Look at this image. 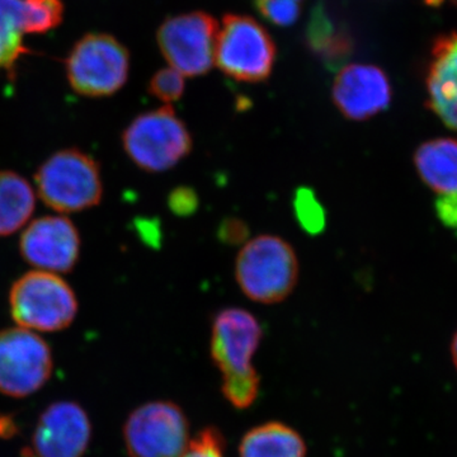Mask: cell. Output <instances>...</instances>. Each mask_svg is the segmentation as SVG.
I'll return each mask as SVG.
<instances>
[{
	"label": "cell",
	"mask_w": 457,
	"mask_h": 457,
	"mask_svg": "<svg viewBox=\"0 0 457 457\" xmlns=\"http://www.w3.org/2000/svg\"><path fill=\"white\" fill-rule=\"evenodd\" d=\"M263 330L252 312L222 309L212 321L210 353L221 374V392L237 409L253 405L260 394V376L253 357Z\"/></svg>",
	"instance_id": "6da1fadb"
},
{
	"label": "cell",
	"mask_w": 457,
	"mask_h": 457,
	"mask_svg": "<svg viewBox=\"0 0 457 457\" xmlns=\"http://www.w3.org/2000/svg\"><path fill=\"white\" fill-rule=\"evenodd\" d=\"M240 290L252 302L276 303L290 296L299 278V261L290 243L276 236L246 242L236 262Z\"/></svg>",
	"instance_id": "7a4b0ae2"
},
{
	"label": "cell",
	"mask_w": 457,
	"mask_h": 457,
	"mask_svg": "<svg viewBox=\"0 0 457 457\" xmlns=\"http://www.w3.org/2000/svg\"><path fill=\"white\" fill-rule=\"evenodd\" d=\"M35 183L44 204L60 213L86 212L104 196L97 162L74 147L49 156L36 171Z\"/></svg>",
	"instance_id": "3957f363"
},
{
	"label": "cell",
	"mask_w": 457,
	"mask_h": 457,
	"mask_svg": "<svg viewBox=\"0 0 457 457\" xmlns=\"http://www.w3.org/2000/svg\"><path fill=\"white\" fill-rule=\"evenodd\" d=\"M9 308L18 327L32 332H59L73 323L78 300L57 273L31 270L12 285Z\"/></svg>",
	"instance_id": "277c9868"
},
{
	"label": "cell",
	"mask_w": 457,
	"mask_h": 457,
	"mask_svg": "<svg viewBox=\"0 0 457 457\" xmlns=\"http://www.w3.org/2000/svg\"><path fill=\"white\" fill-rule=\"evenodd\" d=\"M191 134L171 107L141 113L122 134V146L132 163L147 173L176 167L191 153Z\"/></svg>",
	"instance_id": "5b68a950"
},
{
	"label": "cell",
	"mask_w": 457,
	"mask_h": 457,
	"mask_svg": "<svg viewBox=\"0 0 457 457\" xmlns=\"http://www.w3.org/2000/svg\"><path fill=\"white\" fill-rule=\"evenodd\" d=\"M71 88L86 97H108L128 82L130 55L107 33H89L74 45L65 60Z\"/></svg>",
	"instance_id": "8992f818"
},
{
	"label": "cell",
	"mask_w": 457,
	"mask_h": 457,
	"mask_svg": "<svg viewBox=\"0 0 457 457\" xmlns=\"http://www.w3.org/2000/svg\"><path fill=\"white\" fill-rule=\"evenodd\" d=\"M275 60V42L260 22L243 14L224 17L215 46V64L222 73L237 82H263Z\"/></svg>",
	"instance_id": "52a82bcc"
},
{
	"label": "cell",
	"mask_w": 457,
	"mask_h": 457,
	"mask_svg": "<svg viewBox=\"0 0 457 457\" xmlns=\"http://www.w3.org/2000/svg\"><path fill=\"white\" fill-rule=\"evenodd\" d=\"M123 441L129 457H182L191 442L187 417L176 403H145L126 420Z\"/></svg>",
	"instance_id": "ba28073f"
},
{
	"label": "cell",
	"mask_w": 457,
	"mask_h": 457,
	"mask_svg": "<svg viewBox=\"0 0 457 457\" xmlns=\"http://www.w3.org/2000/svg\"><path fill=\"white\" fill-rule=\"evenodd\" d=\"M53 354L40 336L26 328L0 332V393L26 398L41 389L53 374Z\"/></svg>",
	"instance_id": "9c48e42d"
},
{
	"label": "cell",
	"mask_w": 457,
	"mask_h": 457,
	"mask_svg": "<svg viewBox=\"0 0 457 457\" xmlns=\"http://www.w3.org/2000/svg\"><path fill=\"white\" fill-rule=\"evenodd\" d=\"M219 25L204 12L168 18L156 33L159 47L170 68L186 77L206 74L215 62Z\"/></svg>",
	"instance_id": "30bf717a"
},
{
	"label": "cell",
	"mask_w": 457,
	"mask_h": 457,
	"mask_svg": "<svg viewBox=\"0 0 457 457\" xmlns=\"http://www.w3.org/2000/svg\"><path fill=\"white\" fill-rule=\"evenodd\" d=\"M92 437L88 414L74 402H56L37 420L27 457H83Z\"/></svg>",
	"instance_id": "8fae6325"
},
{
	"label": "cell",
	"mask_w": 457,
	"mask_h": 457,
	"mask_svg": "<svg viewBox=\"0 0 457 457\" xmlns=\"http://www.w3.org/2000/svg\"><path fill=\"white\" fill-rule=\"evenodd\" d=\"M20 251L23 260L36 270L71 272L79 260V231L64 216H44L23 230Z\"/></svg>",
	"instance_id": "7c38bea8"
},
{
	"label": "cell",
	"mask_w": 457,
	"mask_h": 457,
	"mask_svg": "<svg viewBox=\"0 0 457 457\" xmlns=\"http://www.w3.org/2000/svg\"><path fill=\"white\" fill-rule=\"evenodd\" d=\"M392 95L387 75L371 64L345 66L332 89L337 110L351 121H365L384 112L392 104Z\"/></svg>",
	"instance_id": "4fadbf2b"
},
{
	"label": "cell",
	"mask_w": 457,
	"mask_h": 457,
	"mask_svg": "<svg viewBox=\"0 0 457 457\" xmlns=\"http://www.w3.org/2000/svg\"><path fill=\"white\" fill-rule=\"evenodd\" d=\"M426 88L427 106L447 128L457 130V32L433 41Z\"/></svg>",
	"instance_id": "5bb4252c"
},
{
	"label": "cell",
	"mask_w": 457,
	"mask_h": 457,
	"mask_svg": "<svg viewBox=\"0 0 457 457\" xmlns=\"http://www.w3.org/2000/svg\"><path fill=\"white\" fill-rule=\"evenodd\" d=\"M420 179L437 194L457 192V140L441 137L427 141L414 154Z\"/></svg>",
	"instance_id": "9a60e30c"
},
{
	"label": "cell",
	"mask_w": 457,
	"mask_h": 457,
	"mask_svg": "<svg viewBox=\"0 0 457 457\" xmlns=\"http://www.w3.org/2000/svg\"><path fill=\"white\" fill-rule=\"evenodd\" d=\"M239 457H306V445L290 426L267 422L243 436Z\"/></svg>",
	"instance_id": "2e32d148"
},
{
	"label": "cell",
	"mask_w": 457,
	"mask_h": 457,
	"mask_svg": "<svg viewBox=\"0 0 457 457\" xmlns=\"http://www.w3.org/2000/svg\"><path fill=\"white\" fill-rule=\"evenodd\" d=\"M35 189L16 171L0 170V237L16 233L31 219Z\"/></svg>",
	"instance_id": "e0dca14e"
},
{
	"label": "cell",
	"mask_w": 457,
	"mask_h": 457,
	"mask_svg": "<svg viewBox=\"0 0 457 457\" xmlns=\"http://www.w3.org/2000/svg\"><path fill=\"white\" fill-rule=\"evenodd\" d=\"M25 35V0H0V71L13 73L21 56L29 53Z\"/></svg>",
	"instance_id": "ac0fdd59"
},
{
	"label": "cell",
	"mask_w": 457,
	"mask_h": 457,
	"mask_svg": "<svg viewBox=\"0 0 457 457\" xmlns=\"http://www.w3.org/2000/svg\"><path fill=\"white\" fill-rule=\"evenodd\" d=\"M308 42L312 49L333 68L345 62L352 50V41L347 33L337 29L323 9H317L312 13L308 29Z\"/></svg>",
	"instance_id": "d6986e66"
},
{
	"label": "cell",
	"mask_w": 457,
	"mask_h": 457,
	"mask_svg": "<svg viewBox=\"0 0 457 457\" xmlns=\"http://www.w3.org/2000/svg\"><path fill=\"white\" fill-rule=\"evenodd\" d=\"M294 212L303 231L311 236L323 233L327 224L326 209L312 189L302 187L295 192Z\"/></svg>",
	"instance_id": "ffe728a7"
},
{
	"label": "cell",
	"mask_w": 457,
	"mask_h": 457,
	"mask_svg": "<svg viewBox=\"0 0 457 457\" xmlns=\"http://www.w3.org/2000/svg\"><path fill=\"white\" fill-rule=\"evenodd\" d=\"M64 16L60 0H25V32L46 33L56 29Z\"/></svg>",
	"instance_id": "44dd1931"
},
{
	"label": "cell",
	"mask_w": 457,
	"mask_h": 457,
	"mask_svg": "<svg viewBox=\"0 0 457 457\" xmlns=\"http://www.w3.org/2000/svg\"><path fill=\"white\" fill-rule=\"evenodd\" d=\"M185 75L173 68H164L153 75L149 83V93L162 102H177L185 93Z\"/></svg>",
	"instance_id": "7402d4cb"
},
{
	"label": "cell",
	"mask_w": 457,
	"mask_h": 457,
	"mask_svg": "<svg viewBox=\"0 0 457 457\" xmlns=\"http://www.w3.org/2000/svg\"><path fill=\"white\" fill-rule=\"evenodd\" d=\"M255 7L267 21L278 26H290L302 13V3L293 0H255Z\"/></svg>",
	"instance_id": "603a6c76"
},
{
	"label": "cell",
	"mask_w": 457,
	"mask_h": 457,
	"mask_svg": "<svg viewBox=\"0 0 457 457\" xmlns=\"http://www.w3.org/2000/svg\"><path fill=\"white\" fill-rule=\"evenodd\" d=\"M182 457H225V442L220 432L212 427L204 428L189 442Z\"/></svg>",
	"instance_id": "cb8c5ba5"
},
{
	"label": "cell",
	"mask_w": 457,
	"mask_h": 457,
	"mask_svg": "<svg viewBox=\"0 0 457 457\" xmlns=\"http://www.w3.org/2000/svg\"><path fill=\"white\" fill-rule=\"evenodd\" d=\"M198 196L194 189L189 187H179L170 192L168 197V206L170 212L177 216H189L196 212Z\"/></svg>",
	"instance_id": "d4e9b609"
},
{
	"label": "cell",
	"mask_w": 457,
	"mask_h": 457,
	"mask_svg": "<svg viewBox=\"0 0 457 457\" xmlns=\"http://www.w3.org/2000/svg\"><path fill=\"white\" fill-rule=\"evenodd\" d=\"M249 237V228L245 221L237 218H227L219 225L218 237L222 245H245Z\"/></svg>",
	"instance_id": "484cf974"
},
{
	"label": "cell",
	"mask_w": 457,
	"mask_h": 457,
	"mask_svg": "<svg viewBox=\"0 0 457 457\" xmlns=\"http://www.w3.org/2000/svg\"><path fill=\"white\" fill-rule=\"evenodd\" d=\"M438 220L457 233V192L440 195L435 204Z\"/></svg>",
	"instance_id": "4316f807"
},
{
	"label": "cell",
	"mask_w": 457,
	"mask_h": 457,
	"mask_svg": "<svg viewBox=\"0 0 457 457\" xmlns=\"http://www.w3.org/2000/svg\"><path fill=\"white\" fill-rule=\"evenodd\" d=\"M451 356H453V365L457 370V332L451 342Z\"/></svg>",
	"instance_id": "83f0119b"
},
{
	"label": "cell",
	"mask_w": 457,
	"mask_h": 457,
	"mask_svg": "<svg viewBox=\"0 0 457 457\" xmlns=\"http://www.w3.org/2000/svg\"><path fill=\"white\" fill-rule=\"evenodd\" d=\"M451 2H453V4L457 5V0H451Z\"/></svg>",
	"instance_id": "f1b7e54d"
},
{
	"label": "cell",
	"mask_w": 457,
	"mask_h": 457,
	"mask_svg": "<svg viewBox=\"0 0 457 457\" xmlns=\"http://www.w3.org/2000/svg\"><path fill=\"white\" fill-rule=\"evenodd\" d=\"M293 2L302 3L303 0H293Z\"/></svg>",
	"instance_id": "f546056e"
}]
</instances>
